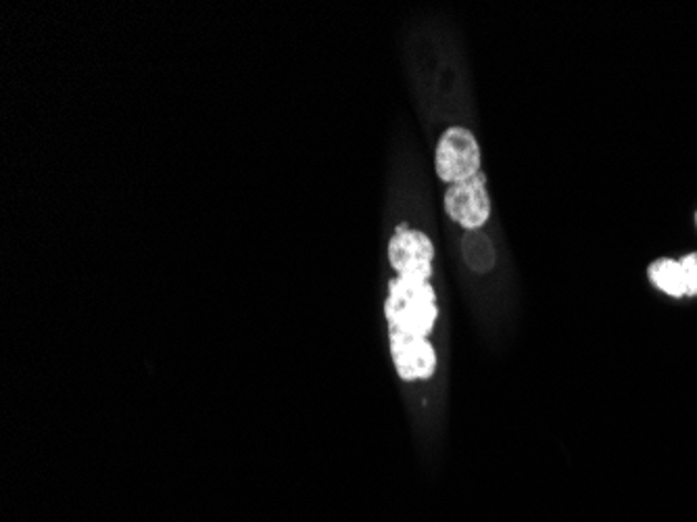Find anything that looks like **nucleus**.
Wrapping results in <instances>:
<instances>
[{
	"label": "nucleus",
	"instance_id": "obj_1",
	"mask_svg": "<svg viewBox=\"0 0 697 522\" xmlns=\"http://www.w3.org/2000/svg\"><path fill=\"white\" fill-rule=\"evenodd\" d=\"M384 314H387L393 332L428 339L439 318L435 289L426 280L397 276L389 282V297L387 303H384Z\"/></svg>",
	"mask_w": 697,
	"mask_h": 522
},
{
	"label": "nucleus",
	"instance_id": "obj_2",
	"mask_svg": "<svg viewBox=\"0 0 697 522\" xmlns=\"http://www.w3.org/2000/svg\"><path fill=\"white\" fill-rule=\"evenodd\" d=\"M480 165L483 157L478 140L468 128L451 126L441 134L435 151V170L443 182L455 184L468 180L480 174Z\"/></svg>",
	"mask_w": 697,
	"mask_h": 522
},
{
	"label": "nucleus",
	"instance_id": "obj_3",
	"mask_svg": "<svg viewBox=\"0 0 697 522\" xmlns=\"http://www.w3.org/2000/svg\"><path fill=\"white\" fill-rule=\"evenodd\" d=\"M447 216L464 230H480L491 218L487 178L480 172L468 180L449 184L445 191Z\"/></svg>",
	"mask_w": 697,
	"mask_h": 522
},
{
	"label": "nucleus",
	"instance_id": "obj_4",
	"mask_svg": "<svg viewBox=\"0 0 697 522\" xmlns=\"http://www.w3.org/2000/svg\"><path fill=\"white\" fill-rule=\"evenodd\" d=\"M435 245L420 230L401 226L389 243V264L399 278L430 280Z\"/></svg>",
	"mask_w": 697,
	"mask_h": 522
},
{
	"label": "nucleus",
	"instance_id": "obj_5",
	"mask_svg": "<svg viewBox=\"0 0 697 522\" xmlns=\"http://www.w3.org/2000/svg\"><path fill=\"white\" fill-rule=\"evenodd\" d=\"M391 355L401 381H428L437 370V351L424 337H410L391 330Z\"/></svg>",
	"mask_w": 697,
	"mask_h": 522
},
{
	"label": "nucleus",
	"instance_id": "obj_6",
	"mask_svg": "<svg viewBox=\"0 0 697 522\" xmlns=\"http://www.w3.org/2000/svg\"><path fill=\"white\" fill-rule=\"evenodd\" d=\"M462 251L466 264L478 274H485L495 266V247L483 230H466Z\"/></svg>",
	"mask_w": 697,
	"mask_h": 522
},
{
	"label": "nucleus",
	"instance_id": "obj_7",
	"mask_svg": "<svg viewBox=\"0 0 697 522\" xmlns=\"http://www.w3.org/2000/svg\"><path fill=\"white\" fill-rule=\"evenodd\" d=\"M647 276H650L654 287L658 291H662L664 295L677 297V299L687 297L681 264H679L677 259L662 257V259L654 261V264L650 266V270H647Z\"/></svg>",
	"mask_w": 697,
	"mask_h": 522
},
{
	"label": "nucleus",
	"instance_id": "obj_8",
	"mask_svg": "<svg viewBox=\"0 0 697 522\" xmlns=\"http://www.w3.org/2000/svg\"><path fill=\"white\" fill-rule=\"evenodd\" d=\"M683 280H685V291L687 297L697 295V253H687L685 257L679 259Z\"/></svg>",
	"mask_w": 697,
	"mask_h": 522
},
{
	"label": "nucleus",
	"instance_id": "obj_9",
	"mask_svg": "<svg viewBox=\"0 0 697 522\" xmlns=\"http://www.w3.org/2000/svg\"><path fill=\"white\" fill-rule=\"evenodd\" d=\"M695 220H697V216H695Z\"/></svg>",
	"mask_w": 697,
	"mask_h": 522
}]
</instances>
